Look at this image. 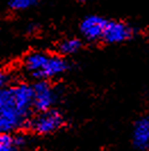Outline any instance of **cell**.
<instances>
[{"instance_id":"6da1fadb","label":"cell","mask_w":149,"mask_h":151,"mask_svg":"<svg viewBox=\"0 0 149 151\" xmlns=\"http://www.w3.org/2000/svg\"><path fill=\"white\" fill-rule=\"evenodd\" d=\"M24 68L32 77L45 80L64 73L68 65L63 57L34 52L25 57Z\"/></svg>"},{"instance_id":"7a4b0ae2","label":"cell","mask_w":149,"mask_h":151,"mask_svg":"<svg viewBox=\"0 0 149 151\" xmlns=\"http://www.w3.org/2000/svg\"><path fill=\"white\" fill-rule=\"evenodd\" d=\"M64 124V118L56 110H47L40 112L30 122V128L37 134L46 135L58 131Z\"/></svg>"},{"instance_id":"3957f363","label":"cell","mask_w":149,"mask_h":151,"mask_svg":"<svg viewBox=\"0 0 149 151\" xmlns=\"http://www.w3.org/2000/svg\"><path fill=\"white\" fill-rule=\"evenodd\" d=\"M32 88H33L32 106L39 112L50 110L56 101V93L53 89V87L45 80H39L35 85L32 86Z\"/></svg>"},{"instance_id":"277c9868","label":"cell","mask_w":149,"mask_h":151,"mask_svg":"<svg viewBox=\"0 0 149 151\" xmlns=\"http://www.w3.org/2000/svg\"><path fill=\"white\" fill-rule=\"evenodd\" d=\"M134 33L129 24L118 21H111L106 23L103 39L109 44H120L132 38Z\"/></svg>"},{"instance_id":"5b68a950","label":"cell","mask_w":149,"mask_h":151,"mask_svg":"<svg viewBox=\"0 0 149 151\" xmlns=\"http://www.w3.org/2000/svg\"><path fill=\"white\" fill-rule=\"evenodd\" d=\"M107 21L97 15H90L82 19L80 24V31L87 40L96 41L103 39L104 31Z\"/></svg>"},{"instance_id":"8992f818","label":"cell","mask_w":149,"mask_h":151,"mask_svg":"<svg viewBox=\"0 0 149 151\" xmlns=\"http://www.w3.org/2000/svg\"><path fill=\"white\" fill-rule=\"evenodd\" d=\"M132 141L138 150L145 151L149 149V116L140 118L134 124Z\"/></svg>"},{"instance_id":"52a82bcc","label":"cell","mask_w":149,"mask_h":151,"mask_svg":"<svg viewBox=\"0 0 149 151\" xmlns=\"http://www.w3.org/2000/svg\"><path fill=\"white\" fill-rule=\"evenodd\" d=\"M23 144V137L14 136L10 132H0V151H16Z\"/></svg>"},{"instance_id":"ba28073f","label":"cell","mask_w":149,"mask_h":151,"mask_svg":"<svg viewBox=\"0 0 149 151\" xmlns=\"http://www.w3.org/2000/svg\"><path fill=\"white\" fill-rule=\"evenodd\" d=\"M81 48V41L76 38H71V39H65L63 40L59 46V53L63 54V55H72L75 54L76 52H79Z\"/></svg>"},{"instance_id":"9c48e42d","label":"cell","mask_w":149,"mask_h":151,"mask_svg":"<svg viewBox=\"0 0 149 151\" xmlns=\"http://www.w3.org/2000/svg\"><path fill=\"white\" fill-rule=\"evenodd\" d=\"M10 105L17 106L22 112L28 114L26 112H24L18 105H17V103H16L15 97H14V93H13V87H9V88H6L5 87V88L0 89V111H2L5 108H8Z\"/></svg>"},{"instance_id":"30bf717a","label":"cell","mask_w":149,"mask_h":151,"mask_svg":"<svg viewBox=\"0 0 149 151\" xmlns=\"http://www.w3.org/2000/svg\"><path fill=\"white\" fill-rule=\"evenodd\" d=\"M38 0H9V7L14 10H24L34 6Z\"/></svg>"},{"instance_id":"8fae6325","label":"cell","mask_w":149,"mask_h":151,"mask_svg":"<svg viewBox=\"0 0 149 151\" xmlns=\"http://www.w3.org/2000/svg\"><path fill=\"white\" fill-rule=\"evenodd\" d=\"M8 80H9V76H8V73L5 72V71H2V70H0V89H2V88L6 87L7 83H8Z\"/></svg>"},{"instance_id":"7c38bea8","label":"cell","mask_w":149,"mask_h":151,"mask_svg":"<svg viewBox=\"0 0 149 151\" xmlns=\"http://www.w3.org/2000/svg\"><path fill=\"white\" fill-rule=\"evenodd\" d=\"M79 1H80V2H89L90 0H79Z\"/></svg>"}]
</instances>
